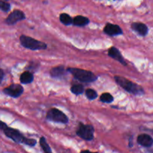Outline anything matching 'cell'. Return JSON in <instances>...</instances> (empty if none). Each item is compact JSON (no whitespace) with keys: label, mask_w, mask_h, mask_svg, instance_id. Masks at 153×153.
Listing matches in <instances>:
<instances>
[{"label":"cell","mask_w":153,"mask_h":153,"mask_svg":"<svg viewBox=\"0 0 153 153\" xmlns=\"http://www.w3.org/2000/svg\"><path fill=\"white\" fill-rule=\"evenodd\" d=\"M0 128H1V130L4 132V134L6 135V136L11 139L12 140L14 141L16 143L25 144V145L29 146H34L37 143L36 140L25 137L19 130L8 127L3 122H1Z\"/></svg>","instance_id":"obj_1"},{"label":"cell","mask_w":153,"mask_h":153,"mask_svg":"<svg viewBox=\"0 0 153 153\" xmlns=\"http://www.w3.org/2000/svg\"><path fill=\"white\" fill-rule=\"evenodd\" d=\"M114 80L117 84L122 87L125 91L130 94H133L134 95H143L144 94V89L142 86L138 84H136L131 81L128 80L126 78L121 76H115Z\"/></svg>","instance_id":"obj_2"},{"label":"cell","mask_w":153,"mask_h":153,"mask_svg":"<svg viewBox=\"0 0 153 153\" xmlns=\"http://www.w3.org/2000/svg\"><path fill=\"white\" fill-rule=\"evenodd\" d=\"M67 70L74 76L75 79L82 82H92L97 80V76L90 70H83L77 68H68Z\"/></svg>","instance_id":"obj_3"},{"label":"cell","mask_w":153,"mask_h":153,"mask_svg":"<svg viewBox=\"0 0 153 153\" xmlns=\"http://www.w3.org/2000/svg\"><path fill=\"white\" fill-rule=\"evenodd\" d=\"M19 41L23 47L31 50H46L47 48V44L46 43L36 40L25 34H22L19 37Z\"/></svg>","instance_id":"obj_4"},{"label":"cell","mask_w":153,"mask_h":153,"mask_svg":"<svg viewBox=\"0 0 153 153\" xmlns=\"http://www.w3.org/2000/svg\"><path fill=\"white\" fill-rule=\"evenodd\" d=\"M46 119L54 122L62 123V124H67L69 122L67 116L57 108H52L48 110L46 113Z\"/></svg>","instance_id":"obj_5"},{"label":"cell","mask_w":153,"mask_h":153,"mask_svg":"<svg viewBox=\"0 0 153 153\" xmlns=\"http://www.w3.org/2000/svg\"><path fill=\"white\" fill-rule=\"evenodd\" d=\"M94 128L92 124H85L80 122L79 124L76 134L85 140H92L94 138Z\"/></svg>","instance_id":"obj_6"},{"label":"cell","mask_w":153,"mask_h":153,"mask_svg":"<svg viewBox=\"0 0 153 153\" xmlns=\"http://www.w3.org/2000/svg\"><path fill=\"white\" fill-rule=\"evenodd\" d=\"M24 88L21 85L13 83L3 89V92L7 96L12 98H18L23 93Z\"/></svg>","instance_id":"obj_7"},{"label":"cell","mask_w":153,"mask_h":153,"mask_svg":"<svg viewBox=\"0 0 153 153\" xmlns=\"http://www.w3.org/2000/svg\"><path fill=\"white\" fill-rule=\"evenodd\" d=\"M25 19V14L20 10H14L8 15L5 19V23L9 26L14 25L19 21L23 20Z\"/></svg>","instance_id":"obj_8"},{"label":"cell","mask_w":153,"mask_h":153,"mask_svg":"<svg viewBox=\"0 0 153 153\" xmlns=\"http://www.w3.org/2000/svg\"><path fill=\"white\" fill-rule=\"evenodd\" d=\"M103 32L109 36H117L123 34V30L120 26L110 23V22H108L106 24L105 26L104 27Z\"/></svg>","instance_id":"obj_9"},{"label":"cell","mask_w":153,"mask_h":153,"mask_svg":"<svg viewBox=\"0 0 153 153\" xmlns=\"http://www.w3.org/2000/svg\"><path fill=\"white\" fill-rule=\"evenodd\" d=\"M108 54V56L111 58H114V60H117V61L120 62L121 64H123V65H127V62H126V60L124 59L123 56L122 54H121L120 51L117 48L115 47V46H111V47L109 48Z\"/></svg>","instance_id":"obj_10"},{"label":"cell","mask_w":153,"mask_h":153,"mask_svg":"<svg viewBox=\"0 0 153 153\" xmlns=\"http://www.w3.org/2000/svg\"><path fill=\"white\" fill-rule=\"evenodd\" d=\"M131 28L133 31L137 32L140 36H146L149 32V28L146 24L140 22H134L131 23Z\"/></svg>","instance_id":"obj_11"},{"label":"cell","mask_w":153,"mask_h":153,"mask_svg":"<svg viewBox=\"0 0 153 153\" xmlns=\"http://www.w3.org/2000/svg\"><path fill=\"white\" fill-rule=\"evenodd\" d=\"M137 142L139 145L149 148L153 145V138L147 134H142L137 136Z\"/></svg>","instance_id":"obj_12"},{"label":"cell","mask_w":153,"mask_h":153,"mask_svg":"<svg viewBox=\"0 0 153 153\" xmlns=\"http://www.w3.org/2000/svg\"><path fill=\"white\" fill-rule=\"evenodd\" d=\"M67 70H66L64 65H58L54 67L51 69L50 75L52 77L57 78V79H62L66 75Z\"/></svg>","instance_id":"obj_13"},{"label":"cell","mask_w":153,"mask_h":153,"mask_svg":"<svg viewBox=\"0 0 153 153\" xmlns=\"http://www.w3.org/2000/svg\"><path fill=\"white\" fill-rule=\"evenodd\" d=\"M89 23L90 20L86 16L79 15V16H76L73 18V25L76 26L83 27L88 25Z\"/></svg>","instance_id":"obj_14"},{"label":"cell","mask_w":153,"mask_h":153,"mask_svg":"<svg viewBox=\"0 0 153 153\" xmlns=\"http://www.w3.org/2000/svg\"><path fill=\"white\" fill-rule=\"evenodd\" d=\"M33 80H34V75L31 71H28V70L24 71L19 77V81L22 84L31 83L33 82Z\"/></svg>","instance_id":"obj_15"},{"label":"cell","mask_w":153,"mask_h":153,"mask_svg":"<svg viewBox=\"0 0 153 153\" xmlns=\"http://www.w3.org/2000/svg\"><path fill=\"white\" fill-rule=\"evenodd\" d=\"M59 20L64 25L70 26L73 24V19L69 14L66 13L61 14L59 16Z\"/></svg>","instance_id":"obj_16"},{"label":"cell","mask_w":153,"mask_h":153,"mask_svg":"<svg viewBox=\"0 0 153 153\" xmlns=\"http://www.w3.org/2000/svg\"><path fill=\"white\" fill-rule=\"evenodd\" d=\"M40 144L42 149L44 152V153H52V149H51L50 146L48 144V142H46V140L44 136H41L40 138Z\"/></svg>","instance_id":"obj_17"},{"label":"cell","mask_w":153,"mask_h":153,"mask_svg":"<svg viewBox=\"0 0 153 153\" xmlns=\"http://www.w3.org/2000/svg\"><path fill=\"white\" fill-rule=\"evenodd\" d=\"M70 91L72 93L75 94H81L84 92L85 91V88L82 84H75V85L72 86L70 88Z\"/></svg>","instance_id":"obj_18"},{"label":"cell","mask_w":153,"mask_h":153,"mask_svg":"<svg viewBox=\"0 0 153 153\" xmlns=\"http://www.w3.org/2000/svg\"><path fill=\"white\" fill-rule=\"evenodd\" d=\"M100 100L103 103H111L114 101V97L108 92L103 93L100 96Z\"/></svg>","instance_id":"obj_19"},{"label":"cell","mask_w":153,"mask_h":153,"mask_svg":"<svg viewBox=\"0 0 153 153\" xmlns=\"http://www.w3.org/2000/svg\"><path fill=\"white\" fill-rule=\"evenodd\" d=\"M85 94H86L87 98H88L89 100H94L97 98L98 94H97V92L93 88H88V89L85 91Z\"/></svg>","instance_id":"obj_20"},{"label":"cell","mask_w":153,"mask_h":153,"mask_svg":"<svg viewBox=\"0 0 153 153\" xmlns=\"http://www.w3.org/2000/svg\"><path fill=\"white\" fill-rule=\"evenodd\" d=\"M0 8L2 11L8 12L10 10V4L7 2L1 1L0 2Z\"/></svg>","instance_id":"obj_21"},{"label":"cell","mask_w":153,"mask_h":153,"mask_svg":"<svg viewBox=\"0 0 153 153\" xmlns=\"http://www.w3.org/2000/svg\"><path fill=\"white\" fill-rule=\"evenodd\" d=\"M4 70H2V69H1L0 70V82H2V80L3 78H4Z\"/></svg>","instance_id":"obj_22"},{"label":"cell","mask_w":153,"mask_h":153,"mask_svg":"<svg viewBox=\"0 0 153 153\" xmlns=\"http://www.w3.org/2000/svg\"><path fill=\"white\" fill-rule=\"evenodd\" d=\"M80 153H98V152H92L89 151V150H83Z\"/></svg>","instance_id":"obj_23"},{"label":"cell","mask_w":153,"mask_h":153,"mask_svg":"<svg viewBox=\"0 0 153 153\" xmlns=\"http://www.w3.org/2000/svg\"><path fill=\"white\" fill-rule=\"evenodd\" d=\"M5 1H7V0H5Z\"/></svg>","instance_id":"obj_24"}]
</instances>
